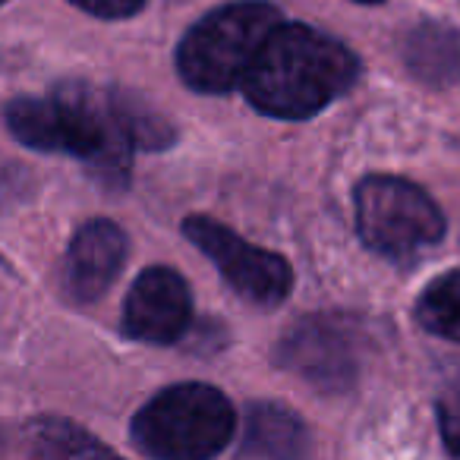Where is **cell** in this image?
<instances>
[{
	"instance_id": "1",
	"label": "cell",
	"mask_w": 460,
	"mask_h": 460,
	"mask_svg": "<svg viewBox=\"0 0 460 460\" xmlns=\"http://www.w3.org/2000/svg\"><path fill=\"white\" fill-rule=\"evenodd\" d=\"M357 76L359 60L344 41L306 22H281L252 64L243 95L265 117L306 120L344 95Z\"/></svg>"
},
{
	"instance_id": "2",
	"label": "cell",
	"mask_w": 460,
	"mask_h": 460,
	"mask_svg": "<svg viewBox=\"0 0 460 460\" xmlns=\"http://www.w3.org/2000/svg\"><path fill=\"white\" fill-rule=\"evenodd\" d=\"M281 22V10L269 0H237L211 10L177 48V70L183 83L205 95L243 89L265 41Z\"/></svg>"
},
{
	"instance_id": "3",
	"label": "cell",
	"mask_w": 460,
	"mask_h": 460,
	"mask_svg": "<svg viewBox=\"0 0 460 460\" xmlns=\"http://www.w3.org/2000/svg\"><path fill=\"white\" fill-rule=\"evenodd\" d=\"M237 429L230 401L202 382H183L155 394L133 420V441L152 460H211Z\"/></svg>"
},
{
	"instance_id": "4",
	"label": "cell",
	"mask_w": 460,
	"mask_h": 460,
	"mask_svg": "<svg viewBox=\"0 0 460 460\" xmlns=\"http://www.w3.org/2000/svg\"><path fill=\"white\" fill-rule=\"evenodd\" d=\"M357 230L372 252L410 259L445 237V215L422 186L401 177H366L357 186Z\"/></svg>"
},
{
	"instance_id": "5",
	"label": "cell",
	"mask_w": 460,
	"mask_h": 460,
	"mask_svg": "<svg viewBox=\"0 0 460 460\" xmlns=\"http://www.w3.org/2000/svg\"><path fill=\"white\" fill-rule=\"evenodd\" d=\"M183 234L217 265V271L243 300L256 306H278L281 300H288L294 288V271L284 256L246 243L243 237L211 217H186Z\"/></svg>"
},
{
	"instance_id": "6",
	"label": "cell",
	"mask_w": 460,
	"mask_h": 460,
	"mask_svg": "<svg viewBox=\"0 0 460 460\" xmlns=\"http://www.w3.org/2000/svg\"><path fill=\"white\" fill-rule=\"evenodd\" d=\"M192 319V294L167 265L142 271L123 306V332L148 344H173Z\"/></svg>"
},
{
	"instance_id": "7",
	"label": "cell",
	"mask_w": 460,
	"mask_h": 460,
	"mask_svg": "<svg viewBox=\"0 0 460 460\" xmlns=\"http://www.w3.org/2000/svg\"><path fill=\"white\" fill-rule=\"evenodd\" d=\"M123 259H127V234L114 221L95 217L83 224L73 234L64 259V284L73 300L95 303L98 296L108 294L120 275Z\"/></svg>"
},
{
	"instance_id": "8",
	"label": "cell",
	"mask_w": 460,
	"mask_h": 460,
	"mask_svg": "<svg viewBox=\"0 0 460 460\" xmlns=\"http://www.w3.org/2000/svg\"><path fill=\"white\" fill-rule=\"evenodd\" d=\"M281 363L319 385H341L350 376V353L344 334L325 322H303L284 338Z\"/></svg>"
},
{
	"instance_id": "9",
	"label": "cell",
	"mask_w": 460,
	"mask_h": 460,
	"mask_svg": "<svg viewBox=\"0 0 460 460\" xmlns=\"http://www.w3.org/2000/svg\"><path fill=\"white\" fill-rule=\"evenodd\" d=\"M309 447L306 426L281 403H256L243 432V454L259 460H300Z\"/></svg>"
},
{
	"instance_id": "10",
	"label": "cell",
	"mask_w": 460,
	"mask_h": 460,
	"mask_svg": "<svg viewBox=\"0 0 460 460\" xmlns=\"http://www.w3.org/2000/svg\"><path fill=\"white\" fill-rule=\"evenodd\" d=\"M7 123L22 146L35 152H64V114L58 98H16L7 108Z\"/></svg>"
},
{
	"instance_id": "11",
	"label": "cell",
	"mask_w": 460,
	"mask_h": 460,
	"mask_svg": "<svg viewBox=\"0 0 460 460\" xmlns=\"http://www.w3.org/2000/svg\"><path fill=\"white\" fill-rule=\"evenodd\" d=\"M407 64L429 83H451L460 76V35L445 26H422L407 41Z\"/></svg>"
},
{
	"instance_id": "12",
	"label": "cell",
	"mask_w": 460,
	"mask_h": 460,
	"mask_svg": "<svg viewBox=\"0 0 460 460\" xmlns=\"http://www.w3.org/2000/svg\"><path fill=\"white\" fill-rule=\"evenodd\" d=\"M35 447L45 460H120L108 445L66 420L35 422Z\"/></svg>"
},
{
	"instance_id": "13",
	"label": "cell",
	"mask_w": 460,
	"mask_h": 460,
	"mask_svg": "<svg viewBox=\"0 0 460 460\" xmlns=\"http://www.w3.org/2000/svg\"><path fill=\"white\" fill-rule=\"evenodd\" d=\"M416 322L429 334L460 341V271L435 278L416 300Z\"/></svg>"
},
{
	"instance_id": "14",
	"label": "cell",
	"mask_w": 460,
	"mask_h": 460,
	"mask_svg": "<svg viewBox=\"0 0 460 460\" xmlns=\"http://www.w3.org/2000/svg\"><path fill=\"white\" fill-rule=\"evenodd\" d=\"M70 4L98 20H129L146 7V0H70Z\"/></svg>"
},
{
	"instance_id": "15",
	"label": "cell",
	"mask_w": 460,
	"mask_h": 460,
	"mask_svg": "<svg viewBox=\"0 0 460 460\" xmlns=\"http://www.w3.org/2000/svg\"><path fill=\"white\" fill-rule=\"evenodd\" d=\"M438 429H441V438H445V447L451 451V457L460 460V410L441 407L438 410Z\"/></svg>"
},
{
	"instance_id": "16",
	"label": "cell",
	"mask_w": 460,
	"mask_h": 460,
	"mask_svg": "<svg viewBox=\"0 0 460 460\" xmlns=\"http://www.w3.org/2000/svg\"><path fill=\"white\" fill-rule=\"evenodd\" d=\"M357 4H382V0H357Z\"/></svg>"
},
{
	"instance_id": "17",
	"label": "cell",
	"mask_w": 460,
	"mask_h": 460,
	"mask_svg": "<svg viewBox=\"0 0 460 460\" xmlns=\"http://www.w3.org/2000/svg\"><path fill=\"white\" fill-rule=\"evenodd\" d=\"M4 4H7V0H0V7H4Z\"/></svg>"
}]
</instances>
